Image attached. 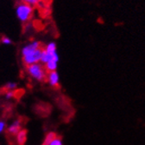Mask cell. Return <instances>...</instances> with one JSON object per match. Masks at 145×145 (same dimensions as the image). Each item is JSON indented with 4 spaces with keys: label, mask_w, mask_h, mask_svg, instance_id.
<instances>
[{
    "label": "cell",
    "mask_w": 145,
    "mask_h": 145,
    "mask_svg": "<svg viewBox=\"0 0 145 145\" xmlns=\"http://www.w3.org/2000/svg\"><path fill=\"white\" fill-rule=\"evenodd\" d=\"M42 50L43 45L39 41H32L26 44L22 50V61L24 65L26 67L40 63Z\"/></svg>",
    "instance_id": "2"
},
{
    "label": "cell",
    "mask_w": 145,
    "mask_h": 145,
    "mask_svg": "<svg viewBox=\"0 0 145 145\" xmlns=\"http://www.w3.org/2000/svg\"><path fill=\"white\" fill-rule=\"evenodd\" d=\"M0 42L5 45H10L12 44V40L10 38L6 37V36H2L1 38H0Z\"/></svg>",
    "instance_id": "10"
},
{
    "label": "cell",
    "mask_w": 145,
    "mask_h": 145,
    "mask_svg": "<svg viewBox=\"0 0 145 145\" xmlns=\"http://www.w3.org/2000/svg\"><path fill=\"white\" fill-rule=\"evenodd\" d=\"M20 2H23V3H25V4L29 5L31 6H34V5H36L38 4L39 0H20Z\"/></svg>",
    "instance_id": "11"
},
{
    "label": "cell",
    "mask_w": 145,
    "mask_h": 145,
    "mask_svg": "<svg viewBox=\"0 0 145 145\" xmlns=\"http://www.w3.org/2000/svg\"><path fill=\"white\" fill-rule=\"evenodd\" d=\"M17 89V84L14 82H10L8 83L5 84V86L4 87V90L5 91H15V90Z\"/></svg>",
    "instance_id": "8"
},
{
    "label": "cell",
    "mask_w": 145,
    "mask_h": 145,
    "mask_svg": "<svg viewBox=\"0 0 145 145\" xmlns=\"http://www.w3.org/2000/svg\"><path fill=\"white\" fill-rule=\"evenodd\" d=\"M33 12H34L33 6L27 5L25 3H23V2H19L16 4V13L18 19L21 22L23 23L29 22L33 16Z\"/></svg>",
    "instance_id": "4"
},
{
    "label": "cell",
    "mask_w": 145,
    "mask_h": 145,
    "mask_svg": "<svg viewBox=\"0 0 145 145\" xmlns=\"http://www.w3.org/2000/svg\"><path fill=\"white\" fill-rule=\"evenodd\" d=\"M48 145H63V142L61 136H58L57 135H56L49 141Z\"/></svg>",
    "instance_id": "9"
},
{
    "label": "cell",
    "mask_w": 145,
    "mask_h": 145,
    "mask_svg": "<svg viewBox=\"0 0 145 145\" xmlns=\"http://www.w3.org/2000/svg\"><path fill=\"white\" fill-rule=\"evenodd\" d=\"M46 82L52 88H54V89L59 88L60 87V76H59V73L57 72V70L48 72Z\"/></svg>",
    "instance_id": "6"
},
{
    "label": "cell",
    "mask_w": 145,
    "mask_h": 145,
    "mask_svg": "<svg viewBox=\"0 0 145 145\" xmlns=\"http://www.w3.org/2000/svg\"><path fill=\"white\" fill-rule=\"evenodd\" d=\"M25 70L28 76L33 80L37 82H46L48 72L46 71L44 65L42 64L41 63L26 66Z\"/></svg>",
    "instance_id": "3"
},
{
    "label": "cell",
    "mask_w": 145,
    "mask_h": 145,
    "mask_svg": "<svg viewBox=\"0 0 145 145\" xmlns=\"http://www.w3.org/2000/svg\"><path fill=\"white\" fill-rule=\"evenodd\" d=\"M5 96L7 99H12L16 97V90L15 91H5Z\"/></svg>",
    "instance_id": "13"
},
{
    "label": "cell",
    "mask_w": 145,
    "mask_h": 145,
    "mask_svg": "<svg viewBox=\"0 0 145 145\" xmlns=\"http://www.w3.org/2000/svg\"><path fill=\"white\" fill-rule=\"evenodd\" d=\"M21 130H22V120L19 118L14 120L6 128L7 134L10 136H16V135Z\"/></svg>",
    "instance_id": "5"
},
{
    "label": "cell",
    "mask_w": 145,
    "mask_h": 145,
    "mask_svg": "<svg viewBox=\"0 0 145 145\" xmlns=\"http://www.w3.org/2000/svg\"><path fill=\"white\" fill-rule=\"evenodd\" d=\"M27 139V131L26 130L22 129L16 135V141L17 145H24Z\"/></svg>",
    "instance_id": "7"
},
{
    "label": "cell",
    "mask_w": 145,
    "mask_h": 145,
    "mask_svg": "<svg viewBox=\"0 0 145 145\" xmlns=\"http://www.w3.org/2000/svg\"><path fill=\"white\" fill-rule=\"evenodd\" d=\"M40 63L44 65L47 72L56 71L59 64V55L56 43H48L43 47Z\"/></svg>",
    "instance_id": "1"
},
{
    "label": "cell",
    "mask_w": 145,
    "mask_h": 145,
    "mask_svg": "<svg viewBox=\"0 0 145 145\" xmlns=\"http://www.w3.org/2000/svg\"><path fill=\"white\" fill-rule=\"evenodd\" d=\"M7 124L4 120H0V135H1L5 130H6Z\"/></svg>",
    "instance_id": "12"
}]
</instances>
